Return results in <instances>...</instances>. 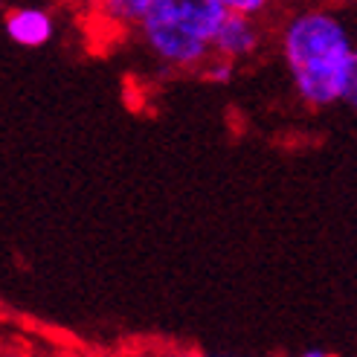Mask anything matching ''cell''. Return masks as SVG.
Here are the masks:
<instances>
[{"label":"cell","instance_id":"2","mask_svg":"<svg viewBox=\"0 0 357 357\" xmlns=\"http://www.w3.org/2000/svg\"><path fill=\"white\" fill-rule=\"evenodd\" d=\"M227 17L221 0H151L137 41L166 73H201Z\"/></svg>","mask_w":357,"mask_h":357},{"label":"cell","instance_id":"4","mask_svg":"<svg viewBox=\"0 0 357 357\" xmlns=\"http://www.w3.org/2000/svg\"><path fill=\"white\" fill-rule=\"evenodd\" d=\"M264 47V26L261 17L247 15H227L215 35V56L229 59L233 64L256 59Z\"/></svg>","mask_w":357,"mask_h":357},{"label":"cell","instance_id":"3","mask_svg":"<svg viewBox=\"0 0 357 357\" xmlns=\"http://www.w3.org/2000/svg\"><path fill=\"white\" fill-rule=\"evenodd\" d=\"M149 3L151 0H93L82 15L84 21H91L99 38L119 41L128 38V35H137L139 24L146 21Z\"/></svg>","mask_w":357,"mask_h":357},{"label":"cell","instance_id":"11","mask_svg":"<svg viewBox=\"0 0 357 357\" xmlns=\"http://www.w3.org/2000/svg\"><path fill=\"white\" fill-rule=\"evenodd\" d=\"M299 357H331L326 349H305V351H302Z\"/></svg>","mask_w":357,"mask_h":357},{"label":"cell","instance_id":"12","mask_svg":"<svg viewBox=\"0 0 357 357\" xmlns=\"http://www.w3.org/2000/svg\"><path fill=\"white\" fill-rule=\"evenodd\" d=\"M337 3H357V0H337Z\"/></svg>","mask_w":357,"mask_h":357},{"label":"cell","instance_id":"1","mask_svg":"<svg viewBox=\"0 0 357 357\" xmlns=\"http://www.w3.org/2000/svg\"><path fill=\"white\" fill-rule=\"evenodd\" d=\"M276 44L302 105L317 111L343 105L357 64V38L331 3L305 0L288 9L279 21Z\"/></svg>","mask_w":357,"mask_h":357},{"label":"cell","instance_id":"10","mask_svg":"<svg viewBox=\"0 0 357 357\" xmlns=\"http://www.w3.org/2000/svg\"><path fill=\"white\" fill-rule=\"evenodd\" d=\"M169 357H233V354H201V351H177Z\"/></svg>","mask_w":357,"mask_h":357},{"label":"cell","instance_id":"8","mask_svg":"<svg viewBox=\"0 0 357 357\" xmlns=\"http://www.w3.org/2000/svg\"><path fill=\"white\" fill-rule=\"evenodd\" d=\"M343 105H349V108L357 114V64H354V70H351V79H349V87H346Z\"/></svg>","mask_w":357,"mask_h":357},{"label":"cell","instance_id":"13","mask_svg":"<svg viewBox=\"0 0 357 357\" xmlns=\"http://www.w3.org/2000/svg\"><path fill=\"white\" fill-rule=\"evenodd\" d=\"M0 357H24V354H0Z\"/></svg>","mask_w":357,"mask_h":357},{"label":"cell","instance_id":"5","mask_svg":"<svg viewBox=\"0 0 357 357\" xmlns=\"http://www.w3.org/2000/svg\"><path fill=\"white\" fill-rule=\"evenodd\" d=\"M3 32L12 44L38 50L56 35V17L41 6H15L3 15Z\"/></svg>","mask_w":357,"mask_h":357},{"label":"cell","instance_id":"9","mask_svg":"<svg viewBox=\"0 0 357 357\" xmlns=\"http://www.w3.org/2000/svg\"><path fill=\"white\" fill-rule=\"evenodd\" d=\"M56 3H61V6H67V9H79V12H84L87 6L93 3V0H56Z\"/></svg>","mask_w":357,"mask_h":357},{"label":"cell","instance_id":"6","mask_svg":"<svg viewBox=\"0 0 357 357\" xmlns=\"http://www.w3.org/2000/svg\"><path fill=\"white\" fill-rule=\"evenodd\" d=\"M276 0H221L227 15H247V17H264L273 9Z\"/></svg>","mask_w":357,"mask_h":357},{"label":"cell","instance_id":"7","mask_svg":"<svg viewBox=\"0 0 357 357\" xmlns=\"http://www.w3.org/2000/svg\"><path fill=\"white\" fill-rule=\"evenodd\" d=\"M236 67H238V64H233L229 59L212 56V59L204 64V70H201L198 76H204L206 82H215V84H227V82H233V76H236Z\"/></svg>","mask_w":357,"mask_h":357}]
</instances>
